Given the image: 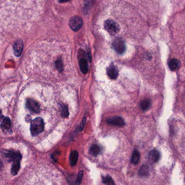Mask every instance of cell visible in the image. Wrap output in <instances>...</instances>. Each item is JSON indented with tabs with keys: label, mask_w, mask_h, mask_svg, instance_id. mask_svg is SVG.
<instances>
[{
	"label": "cell",
	"mask_w": 185,
	"mask_h": 185,
	"mask_svg": "<svg viewBox=\"0 0 185 185\" xmlns=\"http://www.w3.org/2000/svg\"><path fill=\"white\" fill-rule=\"evenodd\" d=\"M104 28L110 34L115 35L120 31V28L118 23L112 20H107L104 23Z\"/></svg>",
	"instance_id": "3957f363"
},
{
	"label": "cell",
	"mask_w": 185,
	"mask_h": 185,
	"mask_svg": "<svg viewBox=\"0 0 185 185\" xmlns=\"http://www.w3.org/2000/svg\"><path fill=\"white\" fill-rule=\"evenodd\" d=\"M14 52L16 56L19 57L21 55L22 49H23V43L21 40L17 41L14 45Z\"/></svg>",
	"instance_id": "30bf717a"
},
{
	"label": "cell",
	"mask_w": 185,
	"mask_h": 185,
	"mask_svg": "<svg viewBox=\"0 0 185 185\" xmlns=\"http://www.w3.org/2000/svg\"><path fill=\"white\" fill-rule=\"evenodd\" d=\"M61 116L63 118H67L69 115L67 105H63L61 106Z\"/></svg>",
	"instance_id": "7402d4cb"
},
{
	"label": "cell",
	"mask_w": 185,
	"mask_h": 185,
	"mask_svg": "<svg viewBox=\"0 0 185 185\" xmlns=\"http://www.w3.org/2000/svg\"><path fill=\"white\" fill-rule=\"evenodd\" d=\"M78 153L77 151L74 150L72 151L69 155V163L72 166H75L78 161Z\"/></svg>",
	"instance_id": "4fadbf2b"
},
{
	"label": "cell",
	"mask_w": 185,
	"mask_h": 185,
	"mask_svg": "<svg viewBox=\"0 0 185 185\" xmlns=\"http://www.w3.org/2000/svg\"><path fill=\"white\" fill-rule=\"evenodd\" d=\"M140 159V154L138 150H135L133 152L131 157V162L134 164H137L139 162Z\"/></svg>",
	"instance_id": "d6986e66"
},
{
	"label": "cell",
	"mask_w": 185,
	"mask_h": 185,
	"mask_svg": "<svg viewBox=\"0 0 185 185\" xmlns=\"http://www.w3.org/2000/svg\"><path fill=\"white\" fill-rule=\"evenodd\" d=\"M69 25L70 28L74 31L80 30L83 25L82 19L80 17L74 16L71 18L69 20Z\"/></svg>",
	"instance_id": "277c9868"
},
{
	"label": "cell",
	"mask_w": 185,
	"mask_h": 185,
	"mask_svg": "<svg viewBox=\"0 0 185 185\" xmlns=\"http://www.w3.org/2000/svg\"><path fill=\"white\" fill-rule=\"evenodd\" d=\"M59 2L63 3V2H67V1H69V0H59Z\"/></svg>",
	"instance_id": "d4e9b609"
},
{
	"label": "cell",
	"mask_w": 185,
	"mask_h": 185,
	"mask_svg": "<svg viewBox=\"0 0 185 185\" xmlns=\"http://www.w3.org/2000/svg\"><path fill=\"white\" fill-rule=\"evenodd\" d=\"M44 129V122L42 118L37 117L31 123V133L33 136H36Z\"/></svg>",
	"instance_id": "7a4b0ae2"
},
{
	"label": "cell",
	"mask_w": 185,
	"mask_h": 185,
	"mask_svg": "<svg viewBox=\"0 0 185 185\" xmlns=\"http://www.w3.org/2000/svg\"><path fill=\"white\" fill-rule=\"evenodd\" d=\"M100 151H101L100 148L98 145H91V147L90 148V150H89L91 155L94 156L98 155L100 153Z\"/></svg>",
	"instance_id": "ac0fdd59"
},
{
	"label": "cell",
	"mask_w": 185,
	"mask_h": 185,
	"mask_svg": "<svg viewBox=\"0 0 185 185\" xmlns=\"http://www.w3.org/2000/svg\"><path fill=\"white\" fill-rule=\"evenodd\" d=\"M86 123V118L84 117L82 123L80 124V128L79 129V130H82L83 128H84V126H85V124Z\"/></svg>",
	"instance_id": "cb8c5ba5"
},
{
	"label": "cell",
	"mask_w": 185,
	"mask_h": 185,
	"mask_svg": "<svg viewBox=\"0 0 185 185\" xmlns=\"http://www.w3.org/2000/svg\"><path fill=\"white\" fill-rule=\"evenodd\" d=\"M107 122L110 125L115 126H122L125 124L124 120L119 116H116L109 118L107 119Z\"/></svg>",
	"instance_id": "ba28073f"
},
{
	"label": "cell",
	"mask_w": 185,
	"mask_h": 185,
	"mask_svg": "<svg viewBox=\"0 0 185 185\" xmlns=\"http://www.w3.org/2000/svg\"><path fill=\"white\" fill-rule=\"evenodd\" d=\"M1 128L3 130L9 131L11 129V121L10 118L5 117L2 120Z\"/></svg>",
	"instance_id": "7c38bea8"
},
{
	"label": "cell",
	"mask_w": 185,
	"mask_h": 185,
	"mask_svg": "<svg viewBox=\"0 0 185 185\" xmlns=\"http://www.w3.org/2000/svg\"><path fill=\"white\" fill-rule=\"evenodd\" d=\"M151 102L149 99H145L142 101L140 103V107L141 109L145 111L148 109L151 106Z\"/></svg>",
	"instance_id": "e0dca14e"
},
{
	"label": "cell",
	"mask_w": 185,
	"mask_h": 185,
	"mask_svg": "<svg viewBox=\"0 0 185 185\" xmlns=\"http://www.w3.org/2000/svg\"><path fill=\"white\" fill-rule=\"evenodd\" d=\"M79 64L81 71L82 72L83 74H87L88 71V61L86 59H80L79 62Z\"/></svg>",
	"instance_id": "5bb4252c"
},
{
	"label": "cell",
	"mask_w": 185,
	"mask_h": 185,
	"mask_svg": "<svg viewBox=\"0 0 185 185\" xmlns=\"http://www.w3.org/2000/svg\"><path fill=\"white\" fill-rule=\"evenodd\" d=\"M26 106L31 111L35 113H39L40 112V105L33 99H28L26 102Z\"/></svg>",
	"instance_id": "8992f818"
},
{
	"label": "cell",
	"mask_w": 185,
	"mask_h": 185,
	"mask_svg": "<svg viewBox=\"0 0 185 185\" xmlns=\"http://www.w3.org/2000/svg\"><path fill=\"white\" fill-rule=\"evenodd\" d=\"M107 74L110 78L116 79L118 76V71L113 64H111L107 69Z\"/></svg>",
	"instance_id": "9c48e42d"
},
{
	"label": "cell",
	"mask_w": 185,
	"mask_h": 185,
	"mask_svg": "<svg viewBox=\"0 0 185 185\" xmlns=\"http://www.w3.org/2000/svg\"><path fill=\"white\" fill-rule=\"evenodd\" d=\"M20 161L21 160H18L13 162V166L11 169V172L13 175H16L19 172L20 169Z\"/></svg>",
	"instance_id": "9a60e30c"
},
{
	"label": "cell",
	"mask_w": 185,
	"mask_h": 185,
	"mask_svg": "<svg viewBox=\"0 0 185 185\" xmlns=\"http://www.w3.org/2000/svg\"><path fill=\"white\" fill-rule=\"evenodd\" d=\"M113 47L114 50L119 54H122L126 50V45L124 41L118 39L113 42Z\"/></svg>",
	"instance_id": "5b68a950"
},
{
	"label": "cell",
	"mask_w": 185,
	"mask_h": 185,
	"mask_svg": "<svg viewBox=\"0 0 185 185\" xmlns=\"http://www.w3.org/2000/svg\"><path fill=\"white\" fill-rule=\"evenodd\" d=\"M168 65H169V67L170 70L175 71L179 67V65H180V62L178 59H173L169 62Z\"/></svg>",
	"instance_id": "2e32d148"
},
{
	"label": "cell",
	"mask_w": 185,
	"mask_h": 185,
	"mask_svg": "<svg viewBox=\"0 0 185 185\" xmlns=\"http://www.w3.org/2000/svg\"></svg>",
	"instance_id": "484cf974"
},
{
	"label": "cell",
	"mask_w": 185,
	"mask_h": 185,
	"mask_svg": "<svg viewBox=\"0 0 185 185\" xmlns=\"http://www.w3.org/2000/svg\"><path fill=\"white\" fill-rule=\"evenodd\" d=\"M83 176V172L82 170H80V172L78 173V177L77 178L76 181V183L77 185H79L81 181L82 180Z\"/></svg>",
	"instance_id": "603a6c76"
},
{
	"label": "cell",
	"mask_w": 185,
	"mask_h": 185,
	"mask_svg": "<svg viewBox=\"0 0 185 185\" xmlns=\"http://www.w3.org/2000/svg\"><path fill=\"white\" fill-rule=\"evenodd\" d=\"M102 182L103 183L107 185H115L111 177H110L109 175H107L106 177H103L102 178Z\"/></svg>",
	"instance_id": "44dd1931"
},
{
	"label": "cell",
	"mask_w": 185,
	"mask_h": 185,
	"mask_svg": "<svg viewBox=\"0 0 185 185\" xmlns=\"http://www.w3.org/2000/svg\"><path fill=\"white\" fill-rule=\"evenodd\" d=\"M160 153L157 150H152L149 154V159L151 162H157L160 160Z\"/></svg>",
	"instance_id": "8fae6325"
},
{
	"label": "cell",
	"mask_w": 185,
	"mask_h": 185,
	"mask_svg": "<svg viewBox=\"0 0 185 185\" xmlns=\"http://www.w3.org/2000/svg\"><path fill=\"white\" fill-rule=\"evenodd\" d=\"M149 167L147 165H144L141 167L139 174L142 177H145L149 174Z\"/></svg>",
	"instance_id": "ffe728a7"
},
{
	"label": "cell",
	"mask_w": 185,
	"mask_h": 185,
	"mask_svg": "<svg viewBox=\"0 0 185 185\" xmlns=\"http://www.w3.org/2000/svg\"><path fill=\"white\" fill-rule=\"evenodd\" d=\"M4 155L6 158L9 159L10 161L15 162L18 160H21L22 159V156L21 154L19 151H11L9 150L6 153L4 154Z\"/></svg>",
	"instance_id": "52a82bcc"
},
{
	"label": "cell",
	"mask_w": 185,
	"mask_h": 185,
	"mask_svg": "<svg viewBox=\"0 0 185 185\" xmlns=\"http://www.w3.org/2000/svg\"><path fill=\"white\" fill-rule=\"evenodd\" d=\"M2 1L7 2L9 1V3L12 4L13 8V14H14L16 11L17 9V13H21L22 15V8H34L36 6V3H40V0H2Z\"/></svg>",
	"instance_id": "6da1fadb"
}]
</instances>
